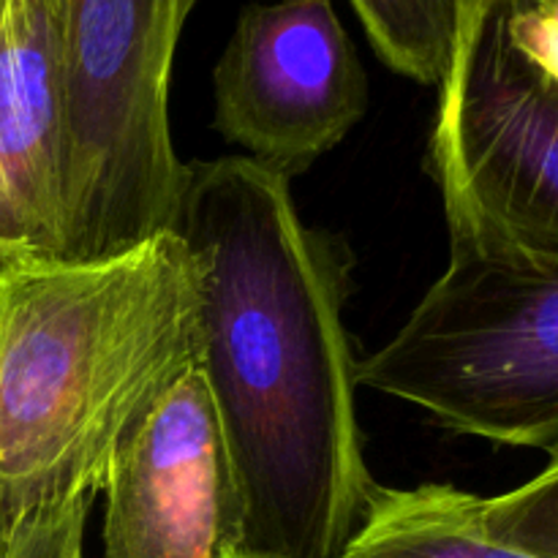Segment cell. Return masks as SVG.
<instances>
[{"mask_svg": "<svg viewBox=\"0 0 558 558\" xmlns=\"http://www.w3.org/2000/svg\"><path fill=\"white\" fill-rule=\"evenodd\" d=\"M174 232L199 287V365L243 499V556L343 558L379 485L365 466L343 251L305 227L289 178L189 163Z\"/></svg>", "mask_w": 558, "mask_h": 558, "instance_id": "cell-1", "label": "cell"}, {"mask_svg": "<svg viewBox=\"0 0 558 558\" xmlns=\"http://www.w3.org/2000/svg\"><path fill=\"white\" fill-rule=\"evenodd\" d=\"M199 360L178 232L93 262H0V526L104 490L114 456Z\"/></svg>", "mask_w": 558, "mask_h": 558, "instance_id": "cell-2", "label": "cell"}, {"mask_svg": "<svg viewBox=\"0 0 558 558\" xmlns=\"http://www.w3.org/2000/svg\"><path fill=\"white\" fill-rule=\"evenodd\" d=\"M199 0H60L65 180L60 262L174 232L189 163L174 153L169 85Z\"/></svg>", "mask_w": 558, "mask_h": 558, "instance_id": "cell-3", "label": "cell"}, {"mask_svg": "<svg viewBox=\"0 0 558 558\" xmlns=\"http://www.w3.org/2000/svg\"><path fill=\"white\" fill-rule=\"evenodd\" d=\"M357 385L452 434L558 445V259L450 238V262Z\"/></svg>", "mask_w": 558, "mask_h": 558, "instance_id": "cell-4", "label": "cell"}, {"mask_svg": "<svg viewBox=\"0 0 558 558\" xmlns=\"http://www.w3.org/2000/svg\"><path fill=\"white\" fill-rule=\"evenodd\" d=\"M450 238L558 259V87L507 33V0H461L430 142Z\"/></svg>", "mask_w": 558, "mask_h": 558, "instance_id": "cell-5", "label": "cell"}, {"mask_svg": "<svg viewBox=\"0 0 558 558\" xmlns=\"http://www.w3.org/2000/svg\"><path fill=\"white\" fill-rule=\"evenodd\" d=\"M213 93L223 140L283 178L330 153L368 109V76L332 0L245 5Z\"/></svg>", "mask_w": 558, "mask_h": 558, "instance_id": "cell-6", "label": "cell"}, {"mask_svg": "<svg viewBox=\"0 0 558 558\" xmlns=\"http://www.w3.org/2000/svg\"><path fill=\"white\" fill-rule=\"evenodd\" d=\"M104 494V558L243 556V499L199 365L125 439Z\"/></svg>", "mask_w": 558, "mask_h": 558, "instance_id": "cell-7", "label": "cell"}, {"mask_svg": "<svg viewBox=\"0 0 558 558\" xmlns=\"http://www.w3.org/2000/svg\"><path fill=\"white\" fill-rule=\"evenodd\" d=\"M63 180L60 0H5L0 16V262L58 259Z\"/></svg>", "mask_w": 558, "mask_h": 558, "instance_id": "cell-8", "label": "cell"}, {"mask_svg": "<svg viewBox=\"0 0 558 558\" xmlns=\"http://www.w3.org/2000/svg\"><path fill=\"white\" fill-rule=\"evenodd\" d=\"M480 499L452 485L376 488L343 558H537L485 532Z\"/></svg>", "mask_w": 558, "mask_h": 558, "instance_id": "cell-9", "label": "cell"}, {"mask_svg": "<svg viewBox=\"0 0 558 558\" xmlns=\"http://www.w3.org/2000/svg\"><path fill=\"white\" fill-rule=\"evenodd\" d=\"M376 54L420 85H441L456 47L461 0H349Z\"/></svg>", "mask_w": 558, "mask_h": 558, "instance_id": "cell-10", "label": "cell"}, {"mask_svg": "<svg viewBox=\"0 0 558 558\" xmlns=\"http://www.w3.org/2000/svg\"><path fill=\"white\" fill-rule=\"evenodd\" d=\"M548 452V466L526 485L480 499L485 532L537 558H558V445Z\"/></svg>", "mask_w": 558, "mask_h": 558, "instance_id": "cell-11", "label": "cell"}, {"mask_svg": "<svg viewBox=\"0 0 558 558\" xmlns=\"http://www.w3.org/2000/svg\"><path fill=\"white\" fill-rule=\"evenodd\" d=\"M93 496L22 518L5 532L0 558H85V523Z\"/></svg>", "mask_w": 558, "mask_h": 558, "instance_id": "cell-12", "label": "cell"}, {"mask_svg": "<svg viewBox=\"0 0 558 558\" xmlns=\"http://www.w3.org/2000/svg\"><path fill=\"white\" fill-rule=\"evenodd\" d=\"M529 3H532L537 11H543V14L558 20V0H529Z\"/></svg>", "mask_w": 558, "mask_h": 558, "instance_id": "cell-13", "label": "cell"}, {"mask_svg": "<svg viewBox=\"0 0 558 558\" xmlns=\"http://www.w3.org/2000/svg\"><path fill=\"white\" fill-rule=\"evenodd\" d=\"M3 543H5V532H3V526H0V550H3Z\"/></svg>", "mask_w": 558, "mask_h": 558, "instance_id": "cell-14", "label": "cell"}, {"mask_svg": "<svg viewBox=\"0 0 558 558\" xmlns=\"http://www.w3.org/2000/svg\"><path fill=\"white\" fill-rule=\"evenodd\" d=\"M3 9H5V0H0V16H3Z\"/></svg>", "mask_w": 558, "mask_h": 558, "instance_id": "cell-15", "label": "cell"}, {"mask_svg": "<svg viewBox=\"0 0 558 558\" xmlns=\"http://www.w3.org/2000/svg\"><path fill=\"white\" fill-rule=\"evenodd\" d=\"M238 558H251V556H238Z\"/></svg>", "mask_w": 558, "mask_h": 558, "instance_id": "cell-16", "label": "cell"}]
</instances>
